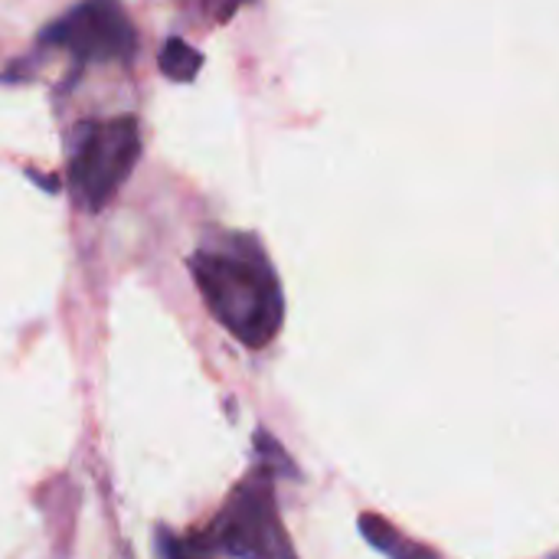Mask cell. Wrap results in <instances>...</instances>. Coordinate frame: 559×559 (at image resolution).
Here are the masks:
<instances>
[{"label":"cell","instance_id":"cell-1","mask_svg":"<svg viewBox=\"0 0 559 559\" xmlns=\"http://www.w3.org/2000/svg\"><path fill=\"white\" fill-rule=\"evenodd\" d=\"M193 282L210 314L246 347L262 350L275 341L285 298L272 262L252 236H226L190 259Z\"/></svg>","mask_w":559,"mask_h":559},{"label":"cell","instance_id":"cell-2","mask_svg":"<svg viewBox=\"0 0 559 559\" xmlns=\"http://www.w3.org/2000/svg\"><path fill=\"white\" fill-rule=\"evenodd\" d=\"M157 550L164 557H292V544L278 521L269 472H255L249 481H242L210 531L187 544L170 540L167 531H160Z\"/></svg>","mask_w":559,"mask_h":559},{"label":"cell","instance_id":"cell-4","mask_svg":"<svg viewBox=\"0 0 559 559\" xmlns=\"http://www.w3.org/2000/svg\"><path fill=\"white\" fill-rule=\"evenodd\" d=\"M43 46L69 52L75 62H131L138 29L118 0H82L43 29Z\"/></svg>","mask_w":559,"mask_h":559},{"label":"cell","instance_id":"cell-5","mask_svg":"<svg viewBox=\"0 0 559 559\" xmlns=\"http://www.w3.org/2000/svg\"><path fill=\"white\" fill-rule=\"evenodd\" d=\"M157 66H160V72H164L167 79H174V82H193L197 72H200V66H203V56H200L187 39L170 36V39L164 43L160 56H157Z\"/></svg>","mask_w":559,"mask_h":559},{"label":"cell","instance_id":"cell-6","mask_svg":"<svg viewBox=\"0 0 559 559\" xmlns=\"http://www.w3.org/2000/svg\"><path fill=\"white\" fill-rule=\"evenodd\" d=\"M360 531H364V537H367L380 554H386V557H426V550L406 544L403 534H396L386 521H380V518H373V514L360 518Z\"/></svg>","mask_w":559,"mask_h":559},{"label":"cell","instance_id":"cell-3","mask_svg":"<svg viewBox=\"0 0 559 559\" xmlns=\"http://www.w3.org/2000/svg\"><path fill=\"white\" fill-rule=\"evenodd\" d=\"M141 157V124L134 115H118L108 121H88L79 128L69 183L79 206L98 213L111 203L121 183L131 177Z\"/></svg>","mask_w":559,"mask_h":559}]
</instances>
